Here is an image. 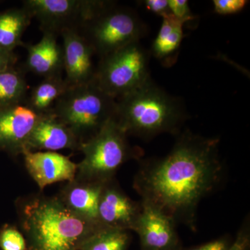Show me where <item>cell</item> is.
Returning <instances> with one entry per match:
<instances>
[{
    "instance_id": "6da1fadb",
    "label": "cell",
    "mask_w": 250,
    "mask_h": 250,
    "mask_svg": "<svg viewBox=\"0 0 250 250\" xmlns=\"http://www.w3.org/2000/svg\"><path fill=\"white\" fill-rule=\"evenodd\" d=\"M218 139L184 131L168 154L146 161L134 180L142 201L193 227L202 199L220 183L223 166Z\"/></svg>"
},
{
    "instance_id": "7a4b0ae2",
    "label": "cell",
    "mask_w": 250,
    "mask_h": 250,
    "mask_svg": "<svg viewBox=\"0 0 250 250\" xmlns=\"http://www.w3.org/2000/svg\"><path fill=\"white\" fill-rule=\"evenodd\" d=\"M28 250H80L100 225L72 211L59 197H36L22 208Z\"/></svg>"
},
{
    "instance_id": "3957f363",
    "label": "cell",
    "mask_w": 250,
    "mask_h": 250,
    "mask_svg": "<svg viewBox=\"0 0 250 250\" xmlns=\"http://www.w3.org/2000/svg\"><path fill=\"white\" fill-rule=\"evenodd\" d=\"M115 118L126 135L148 139L162 133L177 134L187 119V113L179 100L150 79L116 100Z\"/></svg>"
},
{
    "instance_id": "277c9868",
    "label": "cell",
    "mask_w": 250,
    "mask_h": 250,
    "mask_svg": "<svg viewBox=\"0 0 250 250\" xmlns=\"http://www.w3.org/2000/svg\"><path fill=\"white\" fill-rule=\"evenodd\" d=\"M52 112L70 129L81 146L98 134L116 116V100L93 82L68 87Z\"/></svg>"
},
{
    "instance_id": "5b68a950",
    "label": "cell",
    "mask_w": 250,
    "mask_h": 250,
    "mask_svg": "<svg viewBox=\"0 0 250 250\" xmlns=\"http://www.w3.org/2000/svg\"><path fill=\"white\" fill-rule=\"evenodd\" d=\"M80 149L84 157L77 165L78 179L102 184L110 182L127 159L140 154L137 149L129 146L126 133L115 117L98 134L81 144Z\"/></svg>"
},
{
    "instance_id": "8992f818",
    "label": "cell",
    "mask_w": 250,
    "mask_h": 250,
    "mask_svg": "<svg viewBox=\"0 0 250 250\" xmlns=\"http://www.w3.org/2000/svg\"><path fill=\"white\" fill-rule=\"evenodd\" d=\"M147 28L137 13L109 1L80 31L100 59L140 42Z\"/></svg>"
},
{
    "instance_id": "52a82bcc",
    "label": "cell",
    "mask_w": 250,
    "mask_h": 250,
    "mask_svg": "<svg viewBox=\"0 0 250 250\" xmlns=\"http://www.w3.org/2000/svg\"><path fill=\"white\" fill-rule=\"evenodd\" d=\"M149 53L134 42L100 59L95 80L99 88L115 100L140 88L150 80Z\"/></svg>"
},
{
    "instance_id": "ba28073f",
    "label": "cell",
    "mask_w": 250,
    "mask_h": 250,
    "mask_svg": "<svg viewBox=\"0 0 250 250\" xmlns=\"http://www.w3.org/2000/svg\"><path fill=\"white\" fill-rule=\"evenodd\" d=\"M98 0H25L22 7L36 18L43 33L58 36L65 30L80 31L107 6Z\"/></svg>"
},
{
    "instance_id": "9c48e42d",
    "label": "cell",
    "mask_w": 250,
    "mask_h": 250,
    "mask_svg": "<svg viewBox=\"0 0 250 250\" xmlns=\"http://www.w3.org/2000/svg\"><path fill=\"white\" fill-rule=\"evenodd\" d=\"M133 230L146 250H174L178 243L174 220L147 202H141Z\"/></svg>"
},
{
    "instance_id": "30bf717a",
    "label": "cell",
    "mask_w": 250,
    "mask_h": 250,
    "mask_svg": "<svg viewBox=\"0 0 250 250\" xmlns=\"http://www.w3.org/2000/svg\"><path fill=\"white\" fill-rule=\"evenodd\" d=\"M61 36L65 72L64 80L68 87L94 82L97 67L94 66L93 57L95 54L89 43L77 31L65 30Z\"/></svg>"
},
{
    "instance_id": "8fae6325",
    "label": "cell",
    "mask_w": 250,
    "mask_h": 250,
    "mask_svg": "<svg viewBox=\"0 0 250 250\" xmlns=\"http://www.w3.org/2000/svg\"><path fill=\"white\" fill-rule=\"evenodd\" d=\"M28 172L41 189L56 182L75 180L77 165L67 156L56 152L24 150Z\"/></svg>"
},
{
    "instance_id": "7c38bea8",
    "label": "cell",
    "mask_w": 250,
    "mask_h": 250,
    "mask_svg": "<svg viewBox=\"0 0 250 250\" xmlns=\"http://www.w3.org/2000/svg\"><path fill=\"white\" fill-rule=\"evenodd\" d=\"M38 118L24 104L0 107V146L15 154H22Z\"/></svg>"
},
{
    "instance_id": "4fadbf2b",
    "label": "cell",
    "mask_w": 250,
    "mask_h": 250,
    "mask_svg": "<svg viewBox=\"0 0 250 250\" xmlns=\"http://www.w3.org/2000/svg\"><path fill=\"white\" fill-rule=\"evenodd\" d=\"M141 205L131 200L118 188L104 187L98 208V220L101 226L133 230L139 216Z\"/></svg>"
},
{
    "instance_id": "5bb4252c",
    "label": "cell",
    "mask_w": 250,
    "mask_h": 250,
    "mask_svg": "<svg viewBox=\"0 0 250 250\" xmlns=\"http://www.w3.org/2000/svg\"><path fill=\"white\" fill-rule=\"evenodd\" d=\"M80 143L70 129L52 111L39 115L26 143L25 150L54 152L80 149ZM23 153V152H22Z\"/></svg>"
},
{
    "instance_id": "9a60e30c",
    "label": "cell",
    "mask_w": 250,
    "mask_h": 250,
    "mask_svg": "<svg viewBox=\"0 0 250 250\" xmlns=\"http://www.w3.org/2000/svg\"><path fill=\"white\" fill-rule=\"evenodd\" d=\"M27 49L26 67L29 71L44 78L60 76L63 70V54L57 36L43 33L41 40L35 45H27Z\"/></svg>"
},
{
    "instance_id": "2e32d148",
    "label": "cell",
    "mask_w": 250,
    "mask_h": 250,
    "mask_svg": "<svg viewBox=\"0 0 250 250\" xmlns=\"http://www.w3.org/2000/svg\"><path fill=\"white\" fill-rule=\"evenodd\" d=\"M104 185L75 179L64 189L60 199L79 216L100 225L98 220L99 203Z\"/></svg>"
},
{
    "instance_id": "e0dca14e",
    "label": "cell",
    "mask_w": 250,
    "mask_h": 250,
    "mask_svg": "<svg viewBox=\"0 0 250 250\" xmlns=\"http://www.w3.org/2000/svg\"><path fill=\"white\" fill-rule=\"evenodd\" d=\"M160 30L153 42L151 53L163 65L170 67L177 61L184 37V23L172 14L162 18Z\"/></svg>"
},
{
    "instance_id": "ac0fdd59",
    "label": "cell",
    "mask_w": 250,
    "mask_h": 250,
    "mask_svg": "<svg viewBox=\"0 0 250 250\" xmlns=\"http://www.w3.org/2000/svg\"><path fill=\"white\" fill-rule=\"evenodd\" d=\"M31 15L24 9H14L0 14V49L13 52L22 43V38L31 22Z\"/></svg>"
},
{
    "instance_id": "d6986e66",
    "label": "cell",
    "mask_w": 250,
    "mask_h": 250,
    "mask_svg": "<svg viewBox=\"0 0 250 250\" xmlns=\"http://www.w3.org/2000/svg\"><path fill=\"white\" fill-rule=\"evenodd\" d=\"M67 88L68 85L62 75L44 78L31 90L25 106L38 116L49 113Z\"/></svg>"
},
{
    "instance_id": "ffe728a7",
    "label": "cell",
    "mask_w": 250,
    "mask_h": 250,
    "mask_svg": "<svg viewBox=\"0 0 250 250\" xmlns=\"http://www.w3.org/2000/svg\"><path fill=\"white\" fill-rule=\"evenodd\" d=\"M27 88L24 77L14 67L0 72V107L24 103Z\"/></svg>"
},
{
    "instance_id": "44dd1931",
    "label": "cell",
    "mask_w": 250,
    "mask_h": 250,
    "mask_svg": "<svg viewBox=\"0 0 250 250\" xmlns=\"http://www.w3.org/2000/svg\"><path fill=\"white\" fill-rule=\"evenodd\" d=\"M129 243L126 230L100 227L83 243L80 250H127Z\"/></svg>"
},
{
    "instance_id": "7402d4cb",
    "label": "cell",
    "mask_w": 250,
    "mask_h": 250,
    "mask_svg": "<svg viewBox=\"0 0 250 250\" xmlns=\"http://www.w3.org/2000/svg\"><path fill=\"white\" fill-rule=\"evenodd\" d=\"M0 248L2 250H27V242L16 229L8 227L0 233Z\"/></svg>"
},
{
    "instance_id": "603a6c76",
    "label": "cell",
    "mask_w": 250,
    "mask_h": 250,
    "mask_svg": "<svg viewBox=\"0 0 250 250\" xmlns=\"http://www.w3.org/2000/svg\"><path fill=\"white\" fill-rule=\"evenodd\" d=\"M216 14L227 16L240 12L248 4L246 0H214L213 1Z\"/></svg>"
},
{
    "instance_id": "cb8c5ba5",
    "label": "cell",
    "mask_w": 250,
    "mask_h": 250,
    "mask_svg": "<svg viewBox=\"0 0 250 250\" xmlns=\"http://www.w3.org/2000/svg\"><path fill=\"white\" fill-rule=\"evenodd\" d=\"M168 5L171 14L184 24L191 22L196 18L192 14L187 0H168Z\"/></svg>"
},
{
    "instance_id": "d4e9b609",
    "label": "cell",
    "mask_w": 250,
    "mask_h": 250,
    "mask_svg": "<svg viewBox=\"0 0 250 250\" xmlns=\"http://www.w3.org/2000/svg\"><path fill=\"white\" fill-rule=\"evenodd\" d=\"M143 4L148 11L161 18L171 14L168 0H146Z\"/></svg>"
},
{
    "instance_id": "484cf974",
    "label": "cell",
    "mask_w": 250,
    "mask_h": 250,
    "mask_svg": "<svg viewBox=\"0 0 250 250\" xmlns=\"http://www.w3.org/2000/svg\"><path fill=\"white\" fill-rule=\"evenodd\" d=\"M250 245V235L248 229H243L236 239L228 250H248Z\"/></svg>"
},
{
    "instance_id": "4316f807",
    "label": "cell",
    "mask_w": 250,
    "mask_h": 250,
    "mask_svg": "<svg viewBox=\"0 0 250 250\" xmlns=\"http://www.w3.org/2000/svg\"><path fill=\"white\" fill-rule=\"evenodd\" d=\"M16 60L17 58L14 52L0 49V72L13 67Z\"/></svg>"
},
{
    "instance_id": "83f0119b",
    "label": "cell",
    "mask_w": 250,
    "mask_h": 250,
    "mask_svg": "<svg viewBox=\"0 0 250 250\" xmlns=\"http://www.w3.org/2000/svg\"><path fill=\"white\" fill-rule=\"evenodd\" d=\"M228 244L226 241L219 239L191 250H228Z\"/></svg>"
}]
</instances>
